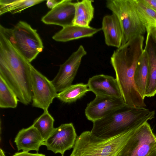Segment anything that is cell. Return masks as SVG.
<instances>
[{"instance_id":"44dd1931","label":"cell","mask_w":156,"mask_h":156,"mask_svg":"<svg viewBox=\"0 0 156 156\" xmlns=\"http://www.w3.org/2000/svg\"><path fill=\"white\" fill-rule=\"evenodd\" d=\"M90 91L87 84L79 83L71 85L58 94L57 96L61 101L67 103L75 101Z\"/></svg>"},{"instance_id":"cb8c5ba5","label":"cell","mask_w":156,"mask_h":156,"mask_svg":"<svg viewBox=\"0 0 156 156\" xmlns=\"http://www.w3.org/2000/svg\"><path fill=\"white\" fill-rule=\"evenodd\" d=\"M12 156H46L44 154L37 153H31L28 152L22 151L15 153Z\"/></svg>"},{"instance_id":"2e32d148","label":"cell","mask_w":156,"mask_h":156,"mask_svg":"<svg viewBox=\"0 0 156 156\" xmlns=\"http://www.w3.org/2000/svg\"><path fill=\"white\" fill-rule=\"evenodd\" d=\"M101 30L90 26L83 27L72 25L63 27L55 33L52 38L55 41L66 42L80 38L90 37Z\"/></svg>"},{"instance_id":"f1b7e54d","label":"cell","mask_w":156,"mask_h":156,"mask_svg":"<svg viewBox=\"0 0 156 156\" xmlns=\"http://www.w3.org/2000/svg\"></svg>"},{"instance_id":"d6986e66","label":"cell","mask_w":156,"mask_h":156,"mask_svg":"<svg viewBox=\"0 0 156 156\" xmlns=\"http://www.w3.org/2000/svg\"><path fill=\"white\" fill-rule=\"evenodd\" d=\"M41 0H0V15L7 12L20 13L28 8L41 3Z\"/></svg>"},{"instance_id":"8992f818","label":"cell","mask_w":156,"mask_h":156,"mask_svg":"<svg viewBox=\"0 0 156 156\" xmlns=\"http://www.w3.org/2000/svg\"><path fill=\"white\" fill-rule=\"evenodd\" d=\"M16 47L30 62L42 52L44 48L42 41L37 30L23 21H20L12 29Z\"/></svg>"},{"instance_id":"4fadbf2b","label":"cell","mask_w":156,"mask_h":156,"mask_svg":"<svg viewBox=\"0 0 156 156\" xmlns=\"http://www.w3.org/2000/svg\"><path fill=\"white\" fill-rule=\"evenodd\" d=\"M87 84L90 91L96 96L122 98L117 81L112 76L95 75L89 78Z\"/></svg>"},{"instance_id":"83f0119b","label":"cell","mask_w":156,"mask_h":156,"mask_svg":"<svg viewBox=\"0 0 156 156\" xmlns=\"http://www.w3.org/2000/svg\"><path fill=\"white\" fill-rule=\"evenodd\" d=\"M0 156H5L3 151L1 148L0 149Z\"/></svg>"},{"instance_id":"9c48e42d","label":"cell","mask_w":156,"mask_h":156,"mask_svg":"<svg viewBox=\"0 0 156 156\" xmlns=\"http://www.w3.org/2000/svg\"><path fill=\"white\" fill-rule=\"evenodd\" d=\"M87 52L82 45L70 55L60 68L56 75L51 81L57 92H60L72 84L83 57Z\"/></svg>"},{"instance_id":"d4e9b609","label":"cell","mask_w":156,"mask_h":156,"mask_svg":"<svg viewBox=\"0 0 156 156\" xmlns=\"http://www.w3.org/2000/svg\"><path fill=\"white\" fill-rule=\"evenodd\" d=\"M62 0H48L46 1V4L48 7L50 9H52L59 3Z\"/></svg>"},{"instance_id":"603a6c76","label":"cell","mask_w":156,"mask_h":156,"mask_svg":"<svg viewBox=\"0 0 156 156\" xmlns=\"http://www.w3.org/2000/svg\"><path fill=\"white\" fill-rule=\"evenodd\" d=\"M19 100L13 91L0 76V107L15 108Z\"/></svg>"},{"instance_id":"7402d4cb","label":"cell","mask_w":156,"mask_h":156,"mask_svg":"<svg viewBox=\"0 0 156 156\" xmlns=\"http://www.w3.org/2000/svg\"><path fill=\"white\" fill-rule=\"evenodd\" d=\"M54 119L48 111H44L41 115L34 121L32 125L38 130L44 141L54 129Z\"/></svg>"},{"instance_id":"4316f807","label":"cell","mask_w":156,"mask_h":156,"mask_svg":"<svg viewBox=\"0 0 156 156\" xmlns=\"http://www.w3.org/2000/svg\"><path fill=\"white\" fill-rule=\"evenodd\" d=\"M148 156H156V148Z\"/></svg>"},{"instance_id":"7a4b0ae2","label":"cell","mask_w":156,"mask_h":156,"mask_svg":"<svg viewBox=\"0 0 156 156\" xmlns=\"http://www.w3.org/2000/svg\"><path fill=\"white\" fill-rule=\"evenodd\" d=\"M143 36L135 37L115 50L110 62L126 104L145 107L144 99L138 91L134 79L137 64L144 51Z\"/></svg>"},{"instance_id":"ffe728a7","label":"cell","mask_w":156,"mask_h":156,"mask_svg":"<svg viewBox=\"0 0 156 156\" xmlns=\"http://www.w3.org/2000/svg\"><path fill=\"white\" fill-rule=\"evenodd\" d=\"M134 2L137 14L146 31L156 27V11L143 0H134Z\"/></svg>"},{"instance_id":"277c9868","label":"cell","mask_w":156,"mask_h":156,"mask_svg":"<svg viewBox=\"0 0 156 156\" xmlns=\"http://www.w3.org/2000/svg\"><path fill=\"white\" fill-rule=\"evenodd\" d=\"M138 128L106 139L84 131L77 137L70 156H119Z\"/></svg>"},{"instance_id":"9a60e30c","label":"cell","mask_w":156,"mask_h":156,"mask_svg":"<svg viewBox=\"0 0 156 156\" xmlns=\"http://www.w3.org/2000/svg\"><path fill=\"white\" fill-rule=\"evenodd\" d=\"M44 142L38 130L33 125L20 130L14 140L18 151L22 150L26 152L31 150L38 152L40 146L44 145Z\"/></svg>"},{"instance_id":"ac0fdd59","label":"cell","mask_w":156,"mask_h":156,"mask_svg":"<svg viewBox=\"0 0 156 156\" xmlns=\"http://www.w3.org/2000/svg\"><path fill=\"white\" fill-rule=\"evenodd\" d=\"M148 72V59L144 50L143 54L137 64L134 77L136 88L144 99L146 97Z\"/></svg>"},{"instance_id":"484cf974","label":"cell","mask_w":156,"mask_h":156,"mask_svg":"<svg viewBox=\"0 0 156 156\" xmlns=\"http://www.w3.org/2000/svg\"><path fill=\"white\" fill-rule=\"evenodd\" d=\"M151 8L156 11V0H143Z\"/></svg>"},{"instance_id":"ba28073f","label":"cell","mask_w":156,"mask_h":156,"mask_svg":"<svg viewBox=\"0 0 156 156\" xmlns=\"http://www.w3.org/2000/svg\"><path fill=\"white\" fill-rule=\"evenodd\" d=\"M30 72L32 105L47 111L53 100L57 98V92L51 81L31 65Z\"/></svg>"},{"instance_id":"e0dca14e","label":"cell","mask_w":156,"mask_h":156,"mask_svg":"<svg viewBox=\"0 0 156 156\" xmlns=\"http://www.w3.org/2000/svg\"><path fill=\"white\" fill-rule=\"evenodd\" d=\"M75 14L73 25L83 27L89 26L94 14L92 0H83L75 3Z\"/></svg>"},{"instance_id":"7c38bea8","label":"cell","mask_w":156,"mask_h":156,"mask_svg":"<svg viewBox=\"0 0 156 156\" xmlns=\"http://www.w3.org/2000/svg\"><path fill=\"white\" fill-rule=\"evenodd\" d=\"M75 2L70 0H62L41 18L44 23L65 27L73 25L75 14Z\"/></svg>"},{"instance_id":"8fae6325","label":"cell","mask_w":156,"mask_h":156,"mask_svg":"<svg viewBox=\"0 0 156 156\" xmlns=\"http://www.w3.org/2000/svg\"><path fill=\"white\" fill-rule=\"evenodd\" d=\"M126 105L122 98L96 96L95 98L87 104L85 115L89 120L93 122Z\"/></svg>"},{"instance_id":"30bf717a","label":"cell","mask_w":156,"mask_h":156,"mask_svg":"<svg viewBox=\"0 0 156 156\" xmlns=\"http://www.w3.org/2000/svg\"><path fill=\"white\" fill-rule=\"evenodd\" d=\"M77 137L73 123L63 124L54 129L44 145L48 150L63 156L66 151L73 148Z\"/></svg>"},{"instance_id":"6da1fadb","label":"cell","mask_w":156,"mask_h":156,"mask_svg":"<svg viewBox=\"0 0 156 156\" xmlns=\"http://www.w3.org/2000/svg\"><path fill=\"white\" fill-rule=\"evenodd\" d=\"M31 65L16 47L12 34L0 31V76L26 105L32 101Z\"/></svg>"},{"instance_id":"5b68a950","label":"cell","mask_w":156,"mask_h":156,"mask_svg":"<svg viewBox=\"0 0 156 156\" xmlns=\"http://www.w3.org/2000/svg\"><path fill=\"white\" fill-rule=\"evenodd\" d=\"M106 6L119 20L123 34L122 45L145 34L146 29L137 14L134 0H108Z\"/></svg>"},{"instance_id":"3957f363","label":"cell","mask_w":156,"mask_h":156,"mask_svg":"<svg viewBox=\"0 0 156 156\" xmlns=\"http://www.w3.org/2000/svg\"><path fill=\"white\" fill-rule=\"evenodd\" d=\"M155 112L144 107L126 105L93 122L90 132L106 139L137 128L154 117Z\"/></svg>"},{"instance_id":"52a82bcc","label":"cell","mask_w":156,"mask_h":156,"mask_svg":"<svg viewBox=\"0 0 156 156\" xmlns=\"http://www.w3.org/2000/svg\"><path fill=\"white\" fill-rule=\"evenodd\" d=\"M156 148V136L147 122L138 128L119 156H148Z\"/></svg>"},{"instance_id":"5bb4252c","label":"cell","mask_w":156,"mask_h":156,"mask_svg":"<svg viewBox=\"0 0 156 156\" xmlns=\"http://www.w3.org/2000/svg\"><path fill=\"white\" fill-rule=\"evenodd\" d=\"M101 29L107 45L117 48L121 46L123 37L122 30L119 20L114 14L106 15L103 17Z\"/></svg>"}]
</instances>
